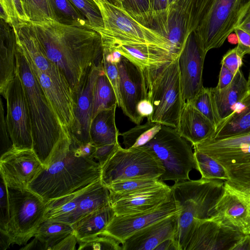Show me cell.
I'll return each instance as SVG.
<instances>
[{
    "instance_id": "obj_1",
    "label": "cell",
    "mask_w": 250,
    "mask_h": 250,
    "mask_svg": "<svg viewBox=\"0 0 250 250\" xmlns=\"http://www.w3.org/2000/svg\"><path fill=\"white\" fill-rule=\"evenodd\" d=\"M30 23L44 52L61 70L74 94L90 67L103 65L102 37L91 27L55 20Z\"/></svg>"
},
{
    "instance_id": "obj_2",
    "label": "cell",
    "mask_w": 250,
    "mask_h": 250,
    "mask_svg": "<svg viewBox=\"0 0 250 250\" xmlns=\"http://www.w3.org/2000/svg\"><path fill=\"white\" fill-rule=\"evenodd\" d=\"M101 174L100 164L81 153L79 143L65 129L50 165L29 184L28 189L46 203L100 180Z\"/></svg>"
},
{
    "instance_id": "obj_3",
    "label": "cell",
    "mask_w": 250,
    "mask_h": 250,
    "mask_svg": "<svg viewBox=\"0 0 250 250\" xmlns=\"http://www.w3.org/2000/svg\"><path fill=\"white\" fill-rule=\"evenodd\" d=\"M18 47L27 61L62 128L73 125L75 94L60 68L52 62L42 49L30 22L13 25Z\"/></svg>"
},
{
    "instance_id": "obj_4",
    "label": "cell",
    "mask_w": 250,
    "mask_h": 250,
    "mask_svg": "<svg viewBox=\"0 0 250 250\" xmlns=\"http://www.w3.org/2000/svg\"><path fill=\"white\" fill-rule=\"evenodd\" d=\"M16 70L22 82L29 109L32 131V149L46 168L56 152L64 128L18 46Z\"/></svg>"
},
{
    "instance_id": "obj_5",
    "label": "cell",
    "mask_w": 250,
    "mask_h": 250,
    "mask_svg": "<svg viewBox=\"0 0 250 250\" xmlns=\"http://www.w3.org/2000/svg\"><path fill=\"white\" fill-rule=\"evenodd\" d=\"M225 181L201 178L174 183L171 186L179 209L174 241L177 250H185L194 221L210 218L223 192Z\"/></svg>"
},
{
    "instance_id": "obj_6",
    "label": "cell",
    "mask_w": 250,
    "mask_h": 250,
    "mask_svg": "<svg viewBox=\"0 0 250 250\" xmlns=\"http://www.w3.org/2000/svg\"><path fill=\"white\" fill-rule=\"evenodd\" d=\"M147 97L153 112L147 121L176 128L184 104L178 57L160 66L144 71Z\"/></svg>"
},
{
    "instance_id": "obj_7",
    "label": "cell",
    "mask_w": 250,
    "mask_h": 250,
    "mask_svg": "<svg viewBox=\"0 0 250 250\" xmlns=\"http://www.w3.org/2000/svg\"><path fill=\"white\" fill-rule=\"evenodd\" d=\"M250 7V0H211L193 32L205 54L224 44Z\"/></svg>"
},
{
    "instance_id": "obj_8",
    "label": "cell",
    "mask_w": 250,
    "mask_h": 250,
    "mask_svg": "<svg viewBox=\"0 0 250 250\" xmlns=\"http://www.w3.org/2000/svg\"><path fill=\"white\" fill-rule=\"evenodd\" d=\"M217 161L228 177L226 181L240 191H250V133L225 139L210 138L193 146Z\"/></svg>"
},
{
    "instance_id": "obj_9",
    "label": "cell",
    "mask_w": 250,
    "mask_h": 250,
    "mask_svg": "<svg viewBox=\"0 0 250 250\" xmlns=\"http://www.w3.org/2000/svg\"><path fill=\"white\" fill-rule=\"evenodd\" d=\"M142 146L152 152L162 163L165 169L159 178L162 181L189 180L190 172L196 169L192 145L175 128L162 125L155 136Z\"/></svg>"
},
{
    "instance_id": "obj_10",
    "label": "cell",
    "mask_w": 250,
    "mask_h": 250,
    "mask_svg": "<svg viewBox=\"0 0 250 250\" xmlns=\"http://www.w3.org/2000/svg\"><path fill=\"white\" fill-rule=\"evenodd\" d=\"M161 161L144 146L123 148L121 146L102 167L101 180L107 186L119 182L158 178L164 173Z\"/></svg>"
},
{
    "instance_id": "obj_11",
    "label": "cell",
    "mask_w": 250,
    "mask_h": 250,
    "mask_svg": "<svg viewBox=\"0 0 250 250\" xmlns=\"http://www.w3.org/2000/svg\"><path fill=\"white\" fill-rule=\"evenodd\" d=\"M9 218L6 233L12 244L25 245L45 220L46 203L36 193L26 189L8 188Z\"/></svg>"
},
{
    "instance_id": "obj_12",
    "label": "cell",
    "mask_w": 250,
    "mask_h": 250,
    "mask_svg": "<svg viewBox=\"0 0 250 250\" xmlns=\"http://www.w3.org/2000/svg\"><path fill=\"white\" fill-rule=\"evenodd\" d=\"M97 5L104 26L94 30L101 37L158 46L177 55L168 41L157 30L141 24L123 8L116 6L106 0H100Z\"/></svg>"
},
{
    "instance_id": "obj_13",
    "label": "cell",
    "mask_w": 250,
    "mask_h": 250,
    "mask_svg": "<svg viewBox=\"0 0 250 250\" xmlns=\"http://www.w3.org/2000/svg\"><path fill=\"white\" fill-rule=\"evenodd\" d=\"M3 98L6 105V122L13 147L18 149H32L29 109L22 82L16 69Z\"/></svg>"
},
{
    "instance_id": "obj_14",
    "label": "cell",
    "mask_w": 250,
    "mask_h": 250,
    "mask_svg": "<svg viewBox=\"0 0 250 250\" xmlns=\"http://www.w3.org/2000/svg\"><path fill=\"white\" fill-rule=\"evenodd\" d=\"M44 168L32 149H18L12 147L0 158V177L10 189H28Z\"/></svg>"
},
{
    "instance_id": "obj_15",
    "label": "cell",
    "mask_w": 250,
    "mask_h": 250,
    "mask_svg": "<svg viewBox=\"0 0 250 250\" xmlns=\"http://www.w3.org/2000/svg\"><path fill=\"white\" fill-rule=\"evenodd\" d=\"M194 8L195 0H174L169 4L166 16L152 24V28L168 41L178 56L195 30Z\"/></svg>"
},
{
    "instance_id": "obj_16",
    "label": "cell",
    "mask_w": 250,
    "mask_h": 250,
    "mask_svg": "<svg viewBox=\"0 0 250 250\" xmlns=\"http://www.w3.org/2000/svg\"><path fill=\"white\" fill-rule=\"evenodd\" d=\"M210 218L243 234H250V196L225 182Z\"/></svg>"
},
{
    "instance_id": "obj_17",
    "label": "cell",
    "mask_w": 250,
    "mask_h": 250,
    "mask_svg": "<svg viewBox=\"0 0 250 250\" xmlns=\"http://www.w3.org/2000/svg\"><path fill=\"white\" fill-rule=\"evenodd\" d=\"M119 76L120 108L123 113L136 125L143 121L137 112V106L148 99L144 71L138 65L122 56L117 63Z\"/></svg>"
},
{
    "instance_id": "obj_18",
    "label": "cell",
    "mask_w": 250,
    "mask_h": 250,
    "mask_svg": "<svg viewBox=\"0 0 250 250\" xmlns=\"http://www.w3.org/2000/svg\"><path fill=\"white\" fill-rule=\"evenodd\" d=\"M104 69V65L90 67L75 93L74 120L68 131L71 138L80 144L91 142L94 87L97 77Z\"/></svg>"
},
{
    "instance_id": "obj_19",
    "label": "cell",
    "mask_w": 250,
    "mask_h": 250,
    "mask_svg": "<svg viewBox=\"0 0 250 250\" xmlns=\"http://www.w3.org/2000/svg\"><path fill=\"white\" fill-rule=\"evenodd\" d=\"M243 235L211 218L197 219L185 250H231Z\"/></svg>"
},
{
    "instance_id": "obj_20",
    "label": "cell",
    "mask_w": 250,
    "mask_h": 250,
    "mask_svg": "<svg viewBox=\"0 0 250 250\" xmlns=\"http://www.w3.org/2000/svg\"><path fill=\"white\" fill-rule=\"evenodd\" d=\"M206 56L199 46L193 32L191 33L178 56L184 103H190L204 87L202 76Z\"/></svg>"
},
{
    "instance_id": "obj_21",
    "label": "cell",
    "mask_w": 250,
    "mask_h": 250,
    "mask_svg": "<svg viewBox=\"0 0 250 250\" xmlns=\"http://www.w3.org/2000/svg\"><path fill=\"white\" fill-rule=\"evenodd\" d=\"M103 49L119 52L143 71L170 62L178 56L164 48L101 37Z\"/></svg>"
},
{
    "instance_id": "obj_22",
    "label": "cell",
    "mask_w": 250,
    "mask_h": 250,
    "mask_svg": "<svg viewBox=\"0 0 250 250\" xmlns=\"http://www.w3.org/2000/svg\"><path fill=\"white\" fill-rule=\"evenodd\" d=\"M179 211V209L172 195L169 200L153 209L131 214L115 215L104 232L114 237L122 244L136 232Z\"/></svg>"
},
{
    "instance_id": "obj_23",
    "label": "cell",
    "mask_w": 250,
    "mask_h": 250,
    "mask_svg": "<svg viewBox=\"0 0 250 250\" xmlns=\"http://www.w3.org/2000/svg\"><path fill=\"white\" fill-rule=\"evenodd\" d=\"M172 195L171 187L165 184L128 194L110 192V204L116 215L131 214L156 208L169 200Z\"/></svg>"
},
{
    "instance_id": "obj_24",
    "label": "cell",
    "mask_w": 250,
    "mask_h": 250,
    "mask_svg": "<svg viewBox=\"0 0 250 250\" xmlns=\"http://www.w3.org/2000/svg\"><path fill=\"white\" fill-rule=\"evenodd\" d=\"M179 212L133 234L122 244L123 250H154L164 240L174 239L178 229Z\"/></svg>"
},
{
    "instance_id": "obj_25",
    "label": "cell",
    "mask_w": 250,
    "mask_h": 250,
    "mask_svg": "<svg viewBox=\"0 0 250 250\" xmlns=\"http://www.w3.org/2000/svg\"><path fill=\"white\" fill-rule=\"evenodd\" d=\"M209 88L217 127L231 114L249 90L248 81L239 69L234 75L231 83L226 88L222 89L216 87Z\"/></svg>"
},
{
    "instance_id": "obj_26",
    "label": "cell",
    "mask_w": 250,
    "mask_h": 250,
    "mask_svg": "<svg viewBox=\"0 0 250 250\" xmlns=\"http://www.w3.org/2000/svg\"><path fill=\"white\" fill-rule=\"evenodd\" d=\"M176 129L193 146L211 138L216 127L190 103H187L184 104Z\"/></svg>"
},
{
    "instance_id": "obj_27",
    "label": "cell",
    "mask_w": 250,
    "mask_h": 250,
    "mask_svg": "<svg viewBox=\"0 0 250 250\" xmlns=\"http://www.w3.org/2000/svg\"><path fill=\"white\" fill-rule=\"evenodd\" d=\"M17 44L11 24L1 19L0 44V93L4 97L14 77Z\"/></svg>"
},
{
    "instance_id": "obj_28",
    "label": "cell",
    "mask_w": 250,
    "mask_h": 250,
    "mask_svg": "<svg viewBox=\"0 0 250 250\" xmlns=\"http://www.w3.org/2000/svg\"><path fill=\"white\" fill-rule=\"evenodd\" d=\"M250 133V89L233 111L217 127L211 138L225 139Z\"/></svg>"
},
{
    "instance_id": "obj_29",
    "label": "cell",
    "mask_w": 250,
    "mask_h": 250,
    "mask_svg": "<svg viewBox=\"0 0 250 250\" xmlns=\"http://www.w3.org/2000/svg\"><path fill=\"white\" fill-rule=\"evenodd\" d=\"M115 215V212L109 203L76 222L72 226L78 242L104 232Z\"/></svg>"
},
{
    "instance_id": "obj_30",
    "label": "cell",
    "mask_w": 250,
    "mask_h": 250,
    "mask_svg": "<svg viewBox=\"0 0 250 250\" xmlns=\"http://www.w3.org/2000/svg\"><path fill=\"white\" fill-rule=\"evenodd\" d=\"M117 106L100 111L93 118L90 136L91 142L96 147L119 142L120 132L115 122Z\"/></svg>"
},
{
    "instance_id": "obj_31",
    "label": "cell",
    "mask_w": 250,
    "mask_h": 250,
    "mask_svg": "<svg viewBox=\"0 0 250 250\" xmlns=\"http://www.w3.org/2000/svg\"><path fill=\"white\" fill-rule=\"evenodd\" d=\"M73 232L72 225L47 219L41 224L34 237L41 242L44 250H51L54 245Z\"/></svg>"
},
{
    "instance_id": "obj_32",
    "label": "cell",
    "mask_w": 250,
    "mask_h": 250,
    "mask_svg": "<svg viewBox=\"0 0 250 250\" xmlns=\"http://www.w3.org/2000/svg\"><path fill=\"white\" fill-rule=\"evenodd\" d=\"M117 104L115 91L104 69L94 84L93 118L100 111Z\"/></svg>"
},
{
    "instance_id": "obj_33",
    "label": "cell",
    "mask_w": 250,
    "mask_h": 250,
    "mask_svg": "<svg viewBox=\"0 0 250 250\" xmlns=\"http://www.w3.org/2000/svg\"><path fill=\"white\" fill-rule=\"evenodd\" d=\"M162 126L159 123L147 121L144 124L137 125L127 131L120 133L125 148H135L144 146L155 136Z\"/></svg>"
},
{
    "instance_id": "obj_34",
    "label": "cell",
    "mask_w": 250,
    "mask_h": 250,
    "mask_svg": "<svg viewBox=\"0 0 250 250\" xmlns=\"http://www.w3.org/2000/svg\"><path fill=\"white\" fill-rule=\"evenodd\" d=\"M194 155L196 170L200 172L202 178L225 182L228 180L225 168L215 159L195 149H194Z\"/></svg>"
},
{
    "instance_id": "obj_35",
    "label": "cell",
    "mask_w": 250,
    "mask_h": 250,
    "mask_svg": "<svg viewBox=\"0 0 250 250\" xmlns=\"http://www.w3.org/2000/svg\"><path fill=\"white\" fill-rule=\"evenodd\" d=\"M49 1L55 15V21L66 24L89 26L86 19L70 0Z\"/></svg>"
},
{
    "instance_id": "obj_36",
    "label": "cell",
    "mask_w": 250,
    "mask_h": 250,
    "mask_svg": "<svg viewBox=\"0 0 250 250\" xmlns=\"http://www.w3.org/2000/svg\"><path fill=\"white\" fill-rule=\"evenodd\" d=\"M158 178L138 179L117 182L106 186L111 193L125 194L150 189L165 185Z\"/></svg>"
},
{
    "instance_id": "obj_37",
    "label": "cell",
    "mask_w": 250,
    "mask_h": 250,
    "mask_svg": "<svg viewBox=\"0 0 250 250\" xmlns=\"http://www.w3.org/2000/svg\"><path fill=\"white\" fill-rule=\"evenodd\" d=\"M30 22L55 20L49 0H21Z\"/></svg>"
},
{
    "instance_id": "obj_38",
    "label": "cell",
    "mask_w": 250,
    "mask_h": 250,
    "mask_svg": "<svg viewBox=\"0 0 250 250\" xmlns=\"http://www.w3.org/2000/svg\"><path fill=\"white\" fill-rule=\"evenodd\" d=\"M123 9L141 24L152 28L148 0H122Z\"/></svg>"
},
{
    "instance_id": "obj_39",
    "label": "cell",
    "mask_w": 250,
    "mask_h": 250,
    "mask_svg": "<svg viewBox=\"0 0 250 250\" xmlns=\"http://www.w3.org/2000/svg\"><path fill=\"white\" fill-rule=\"evenodd\" d=\"M78 243L79 250H123L121 242L105 232Z\"/></svg>"
},
{
    "instance_id": "obj_40",
    "label": "cell",
    "mask_w": 250,
    "mask_h": 250,
    "mask_svg": "<svg viewBox=\"0 0 250 250\" xmlns=\"http://www.w3.org/2000/svg\"><path fill=\"white\" fill-rule=\"evenodd\" d=\"M94 30L104 26L103 18L98 5L94 0H70Z\"/></svg>"
},
{
    "instance_id": "obj_41",
    "label": "cell",
    "mask_w": 250,
    "mask_h": 250,
    "mask_svg": "<svg viewBox=\"0 0 250 250\" xmlns=\"http://www.w3.org/2000/svg\"><path fill=\"white\" fill-rule=\"evenodd\" d=\"M0 19L12 24L17 22H30L21 0H0Z\"/></svg>"
},
{
    "instance_id": "obj_42",
    "label": "cell",
    "mask_w": 250,
    "mask_h": 250,
    "mask_svg": "<svg viewBox=\"0 0 250 250\" xmlns=\"http://www.w3.org/2000/svg\"><path fill=\"white\" fill-rule=\"evenodd\" d=\"M190 103L217 127L209 88L203 87Z\"/></svg>"
},
{
    "instance_id": "obj_43",
    "label": "cell",
    "mask_w": 250,
    "mask_h": 250,
    "mask_svg": "<svg viewBox=\"0 0 250 250\" xmlns=\"http://www.w3.org/2000/svg\"><path fill=\"white\" fill-rule=\"evenodd\" d=\"M0 188V231L6 233V228L9 218L8 190V187L1 178Z\"/></svg>"
},
{
    "instance_id": "obj_44",
    "label": "cell",
    "mask_w": 250,
    "mask_h": 250,
    "mask_svg": "<svg viewBox=\"0 0 250 250\" xmlns=\"http://www.w3.org/2000/svg\"><path fill=\"white\" fill-rule=\"evenodd\" d=\"M244 57L238 52L236 46L229 50L223 56L221 64L234 75L243 65Z\"/></svg>"
},
{
    "instance_id": "obj_45",
    "label": "cell",
    "mask_w": 250,
    "mask_h": 250,
    "mask_svg": "<svg viewBox=\"0 0 250 250\" xmlns=\"http://www.w3.org/2000/svg\"><path fill=\"white\" fill-rule=\"evenodd\" d=\"M0 139L1 154L13 147L4 116L3 102L0 100Z\"/></svg>"
},
{
    "instance_id": "obj_46",
    "label": "cell",
    "mask_w": 250,
    "mask_h": 250,
    "mask_svg": "<svg viewBox=\"0 0 250 250\" xmlns=\"http://www.w3.org/2000/svg\"><path fill=\"white\" fill-rule=\"evenodd\" d=\"M103 65L104 72L115 91L118 103L117 106L120 107L119 76L117 64L103 60Z\"/></svg>"
},
{
    "instance_id": "obj_47",
    "label": "cell",
    "mask_w": 250,
    "mask_h": 250,
    "mask_svg": "<svg viewBox=\"0 0 250 250\" xmlns=\"http://www.w3.org/2000/svg\"><path fill=\"white\" fill-rule=\"evenodd\" d=\"M120 146L118 142L97 146L93 158L102 167Z\"/></svg>"
},
{
    "instance_id": "obj_48",
    "label": "cell",
    "mask_w": 250,
    "mask_h": 250,
    "mask_svg": "<svg viewBox=\"0 0 250 250\" xmlns=\"http://www.w3.org/2000/svg\"><path fill=\"white\" fill-rule=\"evenodd\" d=\"M234 32L237 38V49L243 57L250 54V35L239 27L236 28Z\"/></svg>"
},
{
    "instance_id": "obj_49",
    "label": "cell",
    "mask_w": 250,
    "mask_h": 250,
    "mask_svg": "<svg viewBox=\"0 0 250 250\" xmlns=\"http://www.w3.org/2000/svg\"><path fill=\"white\" fill-rule=\"evenodd\" d=\"M148 1L152 21L166 14L169 6L168 0H148Z\"/></svg>"
},
{
    "instance_id": "obj_50",
    "label": "cell",
    "mask_w": 250,
    "mask_h": 250,
    "mask_svg": "<svg viewBox=\"0 0 250 250\" xmlns=\"http://www.w3.org/2000/svg\"><path fill=\"white\" fill-rule=\"evenodd\" d=\"M77 243L78 239L73 232L54 245L51 250H74Z\"/></svg>"
},
{
    "instance_id": "obj_51",
    "label": "cell",
    "mask_w": 250,
    "mask_h": 250,
    "mask_svg": "<svg viewBox=\"0 0 250 250\" xmlns=\"http://www.w3.org/2000/svg\"><path fill=\"white\" fill-rule=\"evenodd\" d=\"M234 74L224 66L221 65L218 82L216 88L222 89L229 86L232 82Z\"/></svg>"
},
{
    "instance_id": "obj_52",
    "label": "cell",
    "mask_w": 250,
    "mask_h": 250,
    "mask_svg": "<svg viewBox=\"0 0 250 250\" xmlns=\"http://www.w3.org/2000/svg\"><path fill=\"white\" fill-rule=\"evenodd\" d=\"M137 112L143 120L145 117L147 119L151 116L153 112V106L148 99L144 100L139 103Z\"/></svg>"
},
{
    "instance_id": "obj_53",
    "label": "cell",
    "mask_w": 250,
    "mask_h": 250,
    "mask_svg": "<svg viewBox=\"0 0 250 250\" xmlns=\"http://www.w3.org/2000/svg\"><path fill=\"white\" fill-rule=\"evenodd\" d=\"M231 250H250V234L243 235L235 244Z\"/></svg>"
},
{
    "instance_id": "obj_54",
    "label": "cell",
    "mask_w": 250,
    "mask_h": 250,
    "mask_svg": "<svg viewBox=\"0 0 250 250\" xmlns=\"http://www.w3.org/2000/svg\"><path fill=\"white\" fill-rule=\"evenodd\" d=\"M79 148L83 155L94 159L93 155L96 150V146L91 142L85 144H79Z\"/></svg>"
},
{
    "instance_id": "obj_55",
    "label": "cell",
    "mask_w": 250,
    "mask_h": 250,
    "mask_svg": "<svg viewBox=\"0 0 250 250\" xmlns=\"http://www.w3.org/2000/svg\"><path fill=\"white\" fill-rule=\"evenodd\" d=\"M154 250H177V249L173 238H169L161 243Z\"/></svg>"
},
{
    "instance_id": "obj_56",
    "label": "cell",
    "mask_w": 250,
    "mask_h": 250,
    "mask_svg": "<svg viewBox=\"0 0 250 250\" xmlns=\"http://www.w3.org/2000/svg\"><path fill=\"white\" fill-rule=\"evenodd\" d=\"M238 27L250 35V7Z\"/></svg>"
},
{
    "instance_id": "obj_57",
    "label": "cell",
    "mask_w": 250,
    "mask_h": 250,
    "mask_svg": "<svg viewBox=\"0 0 250 250\" xmlns=\"http://www.w3.org/2000/svg\"><path fill=\"white\" fill-rule=\"evenodd\" d=\"M33 249L44 250L43 245L35 237H34V239L30 243L21 249V250Z\"/></svg>"
},
{
    "instance_id": "obj_58",
    "label": "cell",
    "mask_w": 250,
    "mask_h": 250,
    "mask_svg": "<svg viewBox=\"0 0 250 250\" xmlns=\"http://www.w3.org/2000/svg\"><path fill=\"white\" fill-rule=\"evenodd\" d=\"M0 232V248L1 250H6L9 248V246L12 244L11 240L6 233Z\"/></svg>"
},
{
    "instance_id": "obj_59",
    "label": "cell",
    "mask_w": 250,
    "mask_h": 250,
    "mask_svg": "<svg viewBox=\"0 0 250 250\" xmlns=\"http://www.w3.org/2000/svg\"><path fill=\"white\" fill-rule=\"evenodd\" d=\"M210 0H195V7L199 12H203L208 5Z\"/></svg>"
},
{
    "instance_id": "obj_60",
    "label": "cell",
    "mask_w": 250,
    "mask_h": 250,
    "mask_svg": "<svg viewBox=\"0 0 250 250\" xmlns=\"http://www.w3.org/2000/svg\"><path fill=\"white\" fill-rule=\"evenodd\" d=\"M108 2L119 7H122V0H106Z\"/></svg>"
},
{
    "instance_id": "obj_61",
    "label": "cell",
    "mask_w": 250,
    "mask_h": 250,
    "mask_svg": "<svg viewBox=\"0 0 250 250\" xmlns=\"http://www.w3.org/2000/svg\"><path fill=\"white\" fill-rule=\"evenodd\" d=\"M247 81H248V88H249V89H250V71H249L248 79L247 80Z\"/></svg>"
},
{
    "instance_id": "obj_62",
    "label": "cell",
    "mask_w": 250,
    "mask_h": 250,
    "mask_svg": "<svg viewBox=\"0 0 250 250\" xmlns=\"http://www.w3.org/2000/svg\"><path fill=\"white\" fill-rule=\"evenodd\" d=\"M174 0H168V1H169V4L170 3H171L173 1H174Z\"/></svg>"
},
{
    "instance_id": "obj_63",
    "label": "cell",
    "mask_w": 250,
    "mask_h": 250,
    "mask_svg": "<svg viewBox=\"0 0 250 250\" xmlns=\"http://www.w3.org/2000/svg\"><path fill=\"white\" fill-rule=\"evenodd\" d=\"M247 193L250 196V191L247 192Z\"/></svg>"
},
{
    "instance_id": "obj_64",
    "label": "cell",
    "mask_w": 250,
    "mask_h": 250,
    "mask_svg": "<svg viewBox=\"0 0 250 250\" xmlns=\"http://www.w3.org/2000/svg\"><path fill=\"white\" fill-rule=\"evenodd\" d=\"M22 2V1H21Z\"/></svg>"
}]
</instances>
